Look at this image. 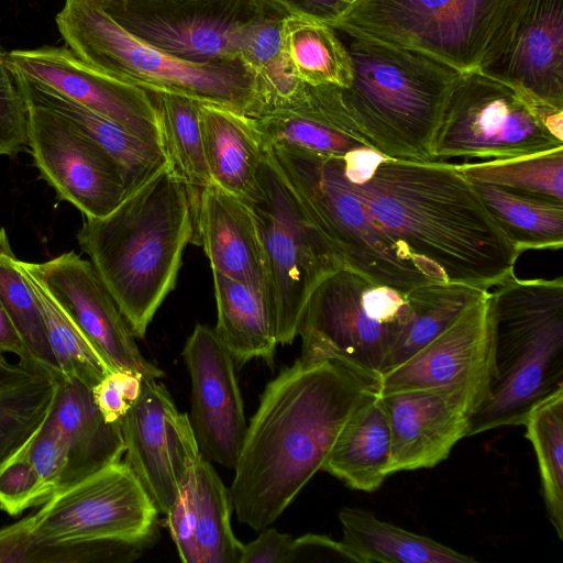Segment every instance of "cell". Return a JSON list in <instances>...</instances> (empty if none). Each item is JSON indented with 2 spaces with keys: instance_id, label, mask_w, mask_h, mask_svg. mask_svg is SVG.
I'll use <instances>...</instances> for the list:
<instances>
[{
  "instance_id": "cell-41",
  "label": "cell",
  "mask_w": 563,
  "mask_h": 563,
  "mask_svg": "<svg viewBox=\"0 0 563 563\" xmlns=\"http://www.w3.org/2000/svg\"><path fill=\"white\" fill-rule=\"evenodd\" d=\"M57 388L47 373L0 390V464L15 453L45 420Z\"/></svg>"
},
{
  "instance_id": "cell-47",
  "label": "cell",
  "mask_w": 563,
  "mask_h": 563,
  "mask_svg": "<svg viewBox=\"0 0 563 563\" xmlns=\"http://www.w3.org/2000/svg\"><path fill=\"white\" fill-rule=\"evenodd\" d=\"M292 539L267 527L255 540L243 544L240 563H285Z\"/></svg>"
},
{
  "instance_id": "cell-30",
  "label": "cell",
  "mask_w": 563,
  "mask_h": 563,
  "mask_svg": "<svg viewBox=\"0 0 563 563\" xmlns=\"http://www.w3.org/2000/svg\"><path fill=\"white\" fill-rule=\"evenodd\" d=\"M342 543L357 563H473L476 560L429 537L378 519L360 508L339 514Z\"/></svg>"
},
{
  "instance_id": "cell-1",
  "label": "cell",
  "mask_w": 563,
  "mask_h": 563,
  "mask_svg": "<svg viewBox=\"0 0 563 563\" xmlns=\"http://www.w3.org/2000/svg\"><path fill=\"white\" fill-rule=\"evenodd\" d=\"M339 159L376 224L432 283L488 289L515 275L520 253L455 164L393 158L367 146Z\"/></svg>"
},
{
  "instance_id": "cell-36",
  "label": "cell",
  "mask_w": 563,
  "mask_h": 563,
  "mask_svg": "<svg viewBox=\"0 0 563 563\" xmlns=\"http://www.w3.org/2000/svg\"><path fill=\"white\" fill-rule=\"evenodd\" d=\"M152 96L170 164L190 187L205 188L212 179L203 150L200 102L172 93Z\"/></svg>"
},
{
  "instance_id": "cell-49",
  "label": "cell",
  "mask_w": 563,
  "mask_h": 563,
  "mask_svg": "<svg viewBox=\"0 0 563 563\" xmlns=\"http://www.w3.org/2000/svg\"><path fill=\"white\" fill-rule=\"evenodd\" d=\"M4 352L19 356L20 362L24 364L40 368L0 303V353Z\"/></svg>"
},
{
  "instance_id": "cell-31",
  "label": "cell",
  "mask_w": 563,
  "mask_h": 563,
  "mask_svg": "<svg viewBox=\"0 0 563 563\" xmlns=\"http://www.w3.org/2000/svg\"><path fill=\"white\" fill-rule=\"evenodd\" d=\"M280 38L294 74L301 82L340 88L351 85V56L330 24L300 13H287L280 22Z\"/></svg>"
},
{
  "instance_id": "cell-7",
  "label": "cell",
  "mask_w": 563,
  "mask_h": 563,
  "mask_svg": "<svg viewBox=\"0 0 563 563\" xmlns=\"http://www.w3.org/2000/svg\"><path fill=\"white\" fill-rule=\"evenodd\" d=\"M265 154L343 267L404 291L431 283L373 220L347 184L340 155L284 146Z\"/></svg>"
},
{
  "instance_id": "cell-48",
  "label": "cell",
  "mask_w": 563,
  "mask_h": 563,
  "mask_svg": "<svg viewBox=\"0 0 563 563\" xmlns=\"http://www.w3.org/2000/svg\"><path fill=\"white\" fill-rule=\"evenodd\" d=\"M286 13H300L332 24L343 12L341 0H272Z\"/></svg>"
},
{
  "instance_id": "cell-20",
  "label": "cell",
  "mask_w": 563,
  "mask_h": 563,
  "mask_svg": "<svg viewBox=\"0 0 563 563\" xmlns=\"http://www.w3.org/2000/svg\"><path fill=\"white\" fill-rule=\"evenodd\" d=\"M8 60L24 77L45 85L115 121L140 137L163 146L158 113L152 93L101 73L79 58L68 46L14 49L8 52Z\"/></svg>"
},
{
  "instance_id": "cell-18",
  "label": "cell",
  "mask_w": 563,
  "mask_h": 563,
  "mask_svg": "<svg viewBox=\"0 0 563 563\" xmlns=\"http://www.w3.org/2000/svg\"><path fill=\"white\" fill-rule=\"evenodd\" d=\"M379 394L391 434L390 475L445 460L467 438L471 417L486 397L483 388L466 385Z\"/></svg>"
},
{
  "instance_id": "cell-12",
  "label": "cell",
  "mask_w": 563,
  "mask_h": 563,
  "mask_svg": "<svg viewBox=\"0 0 563 563\" xmlns=\"http://www.w3.org/2000/svg\"><path fill=\"white\" fill-rule=\"evenodd\" d=\"M158 511L124 462L56 492L23 518L37 542L120 540L145 548L157 536Z\"/></svg>"
},
{
  "instance_id": "cell-14",
  "label": "cell",
  "mask_w": 563,
  "mask_h": 563,
  "mask_svg": "<svg viewBox=\"0 0 563 563\" xmlns=\"http://www.w3.org/2000/svg\"><path fill=\"white\" fill-rule=\"evenodd\" d=\"M27 102L29 148L40 178L84 217L102 218L114 210L126 195L117 161L67 117Z\"/></svg>"
},
{
  "instance_id": "cell-37",
  "label": "cell",
  "mask_w": 563,
  "mask_h": 563,
  "mask_svg": "<svg viewBox=\"0 0 563 563\" xmlns=\"http://www.w3.org/2000/svg\"><path fill=\"white\" fill-rule=\"evenodd\" d=\"M285 15L276 13L257 19L247 24L242 36L238 59L254 77L258 91L253 113L263 104L287 98L301 84L282 45L280 22Z\"/></svg>"
},
{
  "instance_id": "cell-50",
  "label": "cell",
  "mask_w": 563,
  "mask_h": 563,
  "mask_svg": "<svg viewBox=\"0 0 563 563\" xmlns=\"http://www.w3.org/2000/svg\"><path fill=\"white\" fill-rule=\"evenodd\" d=\"M44 373L46 372L22 362L10 363L0 353V390L32 382Z\"/></svg>"
},
{
  "instance_id": "cell-21",
  "label": "cell",
  "mask_w": 563,
  "mask_h": 563,
  "mask_svg": "<svg viewBox=\"0 0 563 563\" xmlns=\"http://www.w3.org/2000/svg\"><path fill=\"white\" fill-rule=\"evenodd\" d=\"M489 292V291H488ZM488 294L400 365L385 372L377 390L475 386L487 394L493 338Z\"/></svg>"
},
{
  "instance_id": "cell-42",
  "label": "cell",
  "mask_w": 563,
  "mask_h": 563,
  "mask_svg": "<svg viewBox=\"0 0 563 563\" xmlns=\"http://www.w3.org/2000/svg\"><path fill=\"white\" fill-rule=\"evenodd\" d=\"M29 148V102L19 73L0 48V156Z\"/></svg>"
},
{
  "instance_id": "cell-26",
  "label": "cell",
  "mask_w": 563,
  "mask_h": 563,
  "mask_svg": "<svg viewBox=\"0 0 563 563\" xmlns=\"http://www.w3.org/2000/svg\"><path fill=\"white\" fill-rule=\"evenodd\" d=\"M19 75L29 100L70 119L117 161L124 174L126 195L172 165L162 145L146 141L115 121Z\"/></svg>"
},
{
  "instance_id": "cell-24",
  "label": "cell",
  "mask_w": 563,
  "mask_h": 563,
  "mask_svg": "<svg viewBox=\"0 0 563 563\" xmlns=\"http://www.w3.org/2000/svg\"><path fill=\"white\" fill-rule=\"evenodd\" d=\"M194 243L202 246L212 272L265 285L264 252L254 212L246 201L214 183L199 190Z\"/></svg>"
},
{
  "instance_id": "cell-46",
  "label": "cell",
  "mask_w": 563,
  "mask_h": 563,
  "mask_svg": "<svg viewBox=\"0 0 563 563\" xmlns=\"http://www.w3.org/2000/svg\"><path fill=\"white\" fill-rule=\"evenodd\" d=\"M354 562L343 545L327 536L308 533L292 539L285 563Z\"/></svg>"
},
{
  "instance_id": "cell-32",
  "label": "cell",
  "mask_w": 563,
  "mask_h": 563,
  "mask_svg": "<svg viewBox=\"0 0 563 563\" xmlns=\"http://www.w3.org/2000/svg\"><path fill=\"white\" fill-rule=\"evenodd\" d=\"M496 224L521 254L528 250H561L563 202L472 183Z\"/></svg>"
},
{
  "instance_id": "cell-17",
  "label": "cell",
  "mask_w": 563,
  "mask_h": 563,
  "mask_svg": "<svg viewBox=\"0 0 563 563\" xmlns=\"http://www.w3.org/2000/svg\"><path fill=\"white\" fill-rule=\"evenodd\" d=\"M69 316L112 371L144 378H161L164 372L140 352L124 317L90 260L74 251L43 263L19 260Z\"/></svg>"
},
{
  "instance_id": "cell-43",
  "label": "cell",
  "mask_w": 563,
  "mask_h": 563,
  "mask_svg": "<svg viewBox=\"0 0 563 563\" xmlns=\"http://www.w3.org/2000/svg\"><path fill=\"white\" fill-rule=\"evenodd\" d=\"M54 495L40 477L23 445L0 464V508L11 516L45 504Z\"/></svg>"
},
{
  "instance_id": "cell-29",
  "label": "cell",
  "mask_w": 563,
  "mask_h": 563,
  "mask_svg": "<svg viewBox=\"0 0 563 563\" xmlns=\"http://www.w3.org/2000/svg\"><path fill=\"white\" fill-rule=\"evenodd\" d=\"M219 340L242 366L262 358L273 367L278 345L275 321L265 285L241 282L212 272Z\"/></svg>"
},
{
  "instance_id": "cell-45",
  "label": "cell",
  "mask_w": 563,
  "mask_h": 563,
  "mask_svg": "<svg viewBox=\"0 0 563 563\" xmlns=\"http://www.w3.org/2000/svg\"><path fill=\"white\" fill-rule=\"evenodd\" d=\"M142 376L111 371L91 390L95 402L108 422L121 423L141 390Z\"/></svg>"
},
{
  "instance_id": "cell-34",
  "label": "cell",
  "mask_w": 563,
  "mask_h": 563,
  "mask_svg": "<svg viewBox=\"0 0 563 563\" xmlns=\"http://www.w3.org/2000/svg\"><path fill=\"white\" fill-rule=\"evenodd\" d=\"M144 549L120 540L37 542L30 537L24 519L0 529V563H130Z\"/></svg>"
},
{
  "instance_id": "cell-52",
  "label": "cell",
  "mask_w": 563,
  "mask_h": 563,
  "mask_svg": "<svg viewBox=\"0 0 563 563\" xmlns=\"http://www.w3.org/2000/svg\"><path fill=\"white\" fill-rule=\"evenodd\" d=\"M91 1H93V2H96V3H103V2L111 1V0H91Z\"/></svg>"
},
{
  "instance_id": "cell-15",
  "label": "cell",
  "mask_w": 563,
  "mask_h": 563,
  "mask_svg": "<svg viewBox=\"0 0 563 563\" xmlns=\"http://www.w3.org/2000/svg\"><path fill=\"white\" fill-rule=\"evenodd\" d=\"M477 70L563 107V0H508Z\"/></svg>"
},
{
  "instance_id": "cell-35",
  "label": "cell",
  "mask_w": 563,
  "mask_h": 563,
  "mask_svg": "<svg viewBox=\"0 0 563 563\" xmlns=\"http://www.w3.org/2000/svg\"><path fill=\"white\" fill-rule=\"evenodd\" d=\"M0 303L35 364L53 377L62 376L37 300L19 268L4 228H0Z\"/></svg>"
},
{
  "instance_id": "cell-5",
  "label": "cell",
  "mask_w": 563,
  "mask_h": 563,
  "mask_svg": "<svg viewBox=\"0 0 563 563\" xmlns=\"http://www.w3.org/2000/svg\"><path fill=\"white\" fill-rule=\"evenodd\" d=\"M336 32L353 65L342 101L365 144L393 158L433 161V140L461 73L412 49Z\"/></svg>"
},
{
  "instance_id": "cell-9",
  "label": "cell",
  "mask_w": 563,
  "mask_h": 563,
  "mask_svg": "<svg viewBox=\"0 0 563 563\" xmlns=\"http://www.w3.org/2000/svg\"><path fill=\"white\" fill-rule=\"evenodd\" d=\"M246 202L262 239L265 286L277 342L290 345L298 336L310 295L327 276L343 266L266 154L255 191Z\"/></svg>"
},
{
  "instance_id": "cell-19",
  "label": "cell",
  "mask_w": 563,
  "mask_h": 563,
  "mask_svg": "<svg viewBox=\"0 0 563 563\" xmlns=\"http://www.w3.org/2000/svg\"><path fill=\"white\" fill-rule=\"evenodd\" d=\"M191 378L189 421L200 453L234 470L246 433L235 362L213 329L196 324L183 349Z\"/></svg>"
},
{
  "instance_id": "cell-27",
  "label": "cell",
  "mask_w": 563,
  "mask_h": 563,
  "mask_svg": "<svg viewBox=\"0 0 563 563\" xmlns=\"http://www.w3.org/2000/svg\"><path fill=\"white\" fill-rule=\"evenodd\" d=\"M391 434L382 396L372 390L349 418L321 471L372 493L390 475Z\"/></svg>"
},
{
  "instance_id": "cell-6",
  "label": "cell",
  "mask_w": 563,
  "mask_h": 563,
  "mask_svg": "<svg viewBox=\"0 0 563 563\" xmlns=\"http://www.w3.org/2000/svg\"><path fill=\"white\" fill-rule=\"evenodd\" d=\"M55 21L66 46L113 79L245 115L257 104L255 79L239 59L196 63L173 56L125 30L91 0H65Z\"/></svg>"
},
{
  "instance_id": "cell-8",
  "label": "cell",
  "mask_w": 563,
  "mask_h": 563,
  "mask_svg": "<svg viewBox=\"0 0 563 563\" xmlns=\"http://www.w3.org/2000/svg\"><path fill=\"white\" fill-rule=\"evenodd\" d=\"M408 291L376 284L351 268L336 269L306 303L299 360L333 361L376 384L411 319Z\"/></svg>"
},
{
  "instance_id": "cell-16",
  "label": "cell",
  "mask_w": 563,
  "mask_h": 563,
  "mask_svg": "<svg viewBox=\"0 0 563 563\" xmlns=\"http://www.w3.org/2000/svg\"><path fill=\"white\" fill-rule=\"evenodd\" d=\"M124 463L166 515L175 503L192 455L199 451L186 413L164 384L142 378L139 397L121 420Z\"/></svg>"
},
{
  "instance_id": "cell-3",
  "label": "cell",
  "mask_w": 563,
  "mask_h": 563,
  "mask_svg": "<svg viewBox=\"0 0 563 563\" xmlns=\"http://www.w3.org/2000/svg\"><path fill=\"white\" fill-rule=\"evenodd\" d=\"M198 194L170 165L107 216L84 217L78 244L135 338L145 336L175 288L184 250L195 240Z\"/></svg>"
},
{
  "instance_id": "cell-28",
  "label": "cell",
  "mask_w": 563,
  "mask_h": 563,
  "mask_svg": "<svg viewBox=\"0 0 563 563\" xmlns=\"http://www.w3.org/2000/svg\"><path fill=\"white\" fill-rule=\"evenodd\" d=\"M205 156L212 183L249 200L265 157L253 119L230 109L200 103Z\"/></svg>"
},
{
  "instance_id": "cell-39",
  "label": "cell",
  "mask_w": 563,
  "mask_h": 563,
  "mask_svg": "<svg viewBox=\"0 0 563 563\" xmlns=\"http://www.w3.org/2000/svg\"><path fill=\"white\" fill-rule=\"evenodd\" d=\"M41 309L48 343L64 376L93 388L112 369L43 285L18 260Z\"/></svg>"
},
{
  "instance_id": "cell-10",
  "label": "cell",
  "mask_w": 563,
  "mask_h": 563,
  "mask_svg": "<svg viewBox=\"0 0 563 563\" xmlns=\"http://www.w3.org/2000/svg\"><path fill=\"white\" fill-rule=\"evenodd\" d=\"M508 0H360L331 26L477 70Z\"/></svg>"
},
{
  "instance_id": "cell-13",
  "label": "cell",
  "mask_w": 563,
  "mask_h": 563,
  "mask_svg": "<svg viewBox=\"0 0 563 563\" xmlns=\"http://www.w3.org/2000/svg\"><path fill=\"white\" fill-rule=\"evenodd\" d=\"M98 4L143 41L196 63L238 59L249 23L287 14L272 0H111Z\"/></svg>"
},
{
  "instance_id": "cell-22",
  "label": "cell",
  "mask_w": 563,
  "mask_h": 563,
  "mask_svg": "<svg viewBox=\"0 0 563 563\" xmlns=\"http://www.w3.org/2000/svg\"><path fill=\"white\" fill-rule=\"evenodd\" d=\"M230 492L200 451L188 465L178 496L166 514L184 563H240L243 544L231 527Z\"/></svg>"
},
{
  "instance_id": "cell-40",
  "label": "cell",
  "mask_w": 563,
  "mask_h": 563,
  "mask_svg": "<svg viewBox=\"0 0 563 563\" xmlns=\"http://www.w3.org/2000/svg\"><path fill=\"white\" fill-rule=\"evenodd\" d=\"M523 426L537 455L547 514L563 539V389L533 407Z\"/></svg>"
},
{
  "instance_id": "cell-11",
  "label": "cell",
  "mask_w": 563,
  "mask_h": 563,
  "mask_svg": "<svg viewBox=\"0 0 563 563\" xmlns=\"http://www.w3.org/2000/svg\"><path fill=\"white\" fill-rule=\"evenodd\" d=\"M563 148L527 97L478 70L461 73L438 126L433 161L505 159Z\"/></svg>"
},
{
  "instance_id": "cell-33",
  "label": "cell",
  "mask_w": 563,
  "mask_h": 563,
  "mask_svg": "<svg viewBox=\"0 0 563 563\" xmlns=\"http://www.w3.org/2000/svg\"><path fill=\"white\" fill-rule=\"evenodd\" d=\"M487 294L488 289L456 283H430L410 289L408 297L411 319L398 340L385 372L407 361Z\"/></svg>"
},
{
  "instance_id": "cell-2",
  "label": "cell",
  "mask_w": 563,
  "mask_h": 563,
  "mask_svg": "<svg viewBox=\"0 0 563 563\" xmlns=\"http://www.w3.org/2000/svg\"><path fill=\"white\" fill-rule=\"evenodd\" d=\"M377 385L350 368L299 358L265 387L230 489L240 522L272 525L322 466L344 424Z\"/></svg>"
},
{
  "instance_id": "cell-23",
  "label": "cell",
  "mask_w": 563,
  "mask_h": 563,
  "mask_svg": "<svg viewBox=\"0 0 563 563\" xmlns=\"http://www.w3.org/2000/svg\"><path fill=\"white\" fill-rule=\"evenodd\" d=\"M250 117L264 150L284 146L344 155L367 146L344 107L340 87L333 85L301 82L287 98L263 104Z\"/></svg>"
},
{
  "instance_id": "cell-25",
  "label": "cell",
  "mask_w": 563,
  "mask_h": 563,
  "mask_svg": "<svg viewBox=\"0 0 563 563\" xmlns=\"http://www.w3.org/2000/svg\"><path fill=\"white\" fill-rule=\"evenodd\" d=\"M56 394L47 419L63 437L68 465L59 490L90 476L124 454L121 423L108 422L92 390L76 378L55 377ZM58 490V492H59Z\"/></svg>"
},
{
  "instance_id": "cell-44",
  "label": "cell",
  "mask_w": 563,
  "mask_h": 563,
  "mask_svg": "<svg viewBox=\"0 0 563 563\" xmlns=\"http://www.w3.org/2000/svg\"><path fill=\"white\" fill-rule=\"evenodd\" d=\"M23 449L43 482L54 494L58 492L67 470L68 453L63 437L47 416Z\"/></svg>"
},
{
  "instance_id": "cell-4",
  "label": "cell",
  "mask_w": 563,
  "mask_h": 563,
  "mask_svg": "<svg viewBox=\"0 0 563 563\" xmlns=\"http://www.w3.org/2000/svg\"><path fill=\"white\" fill-rule=\"evenodd\" d=\"M493 350L487 394L467 437L523 424L538 404L563 389V279L515 275L488 292Z\"/></svg>"
},
{
  "instance_id": "cell-38",
  "label": "cell",
  "mask_w": 563,
  "mask_h": 563,
  "mask_svg": "<svg viewBox=\"0 0 563 563\" xmlns=\"http://www.w3.org/2000/svg\"><path fill=\"white\" fill-rule=\"evenodd\" d=\"M455 166L471 183L563 202V148Z\"/></svg>"
},
{
  "instance_id": "cell-51",
  "label": "cell",
  "mask_w": 563,
  "mask_h": 563,
  "mask_svg": "<svg viewBox=\"0 0 563 563\" xmlns=\"http://www.w3.org/2000/svg\"><path fill=\"white\" fill-rule=\"evenodd\" d=\"M342 1V9H343V12L342 14L354 3H356L357 1L360 0H341ZM341 14V15H342ZM340 15V16H341ZM338 20V19H336ZM331 25V24H330Z\"/></svg>"
}]
</instances>
